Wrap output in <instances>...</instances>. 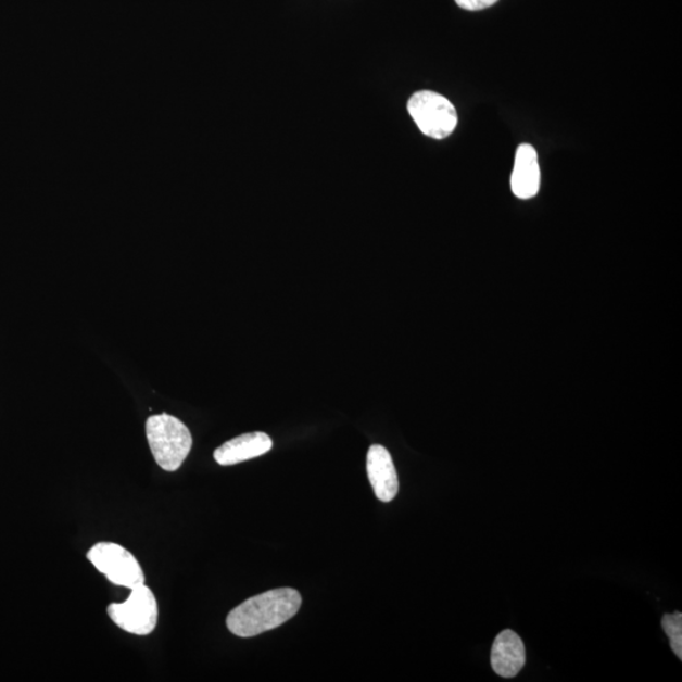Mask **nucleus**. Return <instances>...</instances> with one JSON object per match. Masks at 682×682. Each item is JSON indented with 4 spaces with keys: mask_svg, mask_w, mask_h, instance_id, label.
<instances>
[{
    "mask_svg": "<svg viewBox=\"0 0 682 682\" xmlns=\"http://www.w3.org/2000/svg\"><path fill=\"white\" fill-rule=\"evenodd\" d=\"M540 182L541 173L536 150L531 144L519 146L510 177L512 192L518 199H531L538 195Z\"/></svg>",
    "mask_w": 682,
    "mask_h": 682,
    "instance_id": "nucleus-9",
    "label": "nucleus"
},
{
    "mask_svg": "<svg viewBox=\"0 0 682 682\" xmlns=\"http://www.w3.org/2000/svg\"><path fill=\"white\" fill-rule=\"evenodd\" d=\"M147 440L154 460L166 471L181 468L191 452V432L182 421L167 414L153 415L146 422Z\"/></svg>",
    "mask_w": 682,
    "mask_h": 682,
    "instance_id": "nucleus-2",
    "label": "nucleus"
},
{
    "mask_svg": "<svg viewBox=\"0 0 682 682\" xmlns=\"http://www.w3.org/2000/svg\"><path fill=\"white\" fill-rule=\"evenodd\" d=\"M407 110L422 134L431 138L444 139L457 126L455 106L438 92H416L408 100Z\"/></svg>",
    "mask_w": 682,
    "mask_h": 682,
    "instance_id": "nucleus-4",
    "label": "nucleus"
},
{
    "mask_svg": "<svg viewBox=\"0 0 682 682\" xmlns=\"http://www.w3.org/2000/svg\"><path fill=\"white\" fill-rule=\"evenodd\" d=\"M662 628L665 633L669 635L673 653L679 657V660H682V615L680 611L664 616Z\"/></svg>",
    "mask_w": 682,
    "mask_h": 682,
    "instance_id": "nucleus-10",
    "label": "nucleus"
},
{
    "mask_svg": "<svg viewBox=\"0 0 682 682\" xmlns=\"http://www.w3.org/2000/svg\"><path fill=\"white\" fill-rule=\"evenodd\" d=\"M492 669L497 675L515 678L526 664V648L521 637L510 630L501 632L493 643Z\"/></svg>",
    "mask_w": 682,
    "mask_h": 682,
    "instance_id": "nucleus-8",
    "label": "nucleus"
},
{
    "mask_svg": "<svg viewBox=\"0 0 682 682\" xmlns=\"http://www.w3.org/2000/svg\"><path fill=\"white\" fill-rule=\"evenodd\" d=\"M301 604V594L292 588L255 595L230 611L228 630L238 637H254L290 621L298 615Z\"/></svg>",
    "mask_w": 682,
    "mask_h": 682,
    "instance_id": "nucleus-1",
    "label": "nucleus"
},
{
    "mask_svg": "<svg viewBox=\"0 0 682 682\" xmlns=\"http://www.w3.org/2000/svg\"><path fill=\"white\" fill-rule=\"evenodd\" d=\"M128 599L112 603L108 615L112 621L130 634L149 635L159 622V604L156 596L146 584L130 589Z\"/></svg>",
    "mask_w": 682,
    "mask_h": 682,
    "instance_id": "nucleus-3",
    "label": "nucleus"
},
{
    "mask_svg": "<svg viewBox=\"0 0 682 682\" xmlns=\"http://www.w3.org/2000/svg\"><path fill=\"white\" fill-rule=\"evenodd\" d=\"M456 4L467 11H482L497 3L498 0H455Z\"/></svg>",
    "mask_w": 682,
    "mask_h": 682,
    "instance_id": "nucleus-11",
    "label": "nucleus"
},
{
    "mask_svg": "<svg viewBox=\"0 0 682 682\" xmlns=\"http://www.w3.org/2000/svg\"><path fill=\"white\" fill-rule=\"evenodd\" d=\"M367 472L371 488L379 501L389 503L399 493V477L389 451L382 445H371L367 455Z\"/></svg>",
    "mask_w": 682,
    "mask_h": 682,
    "instance_id": "nucleus-6",
    "label": "nucleus"
},
{
    "mask_svg": "<svg viewBox=\"0 0 682 682\" xmlns=\"http://www.w3.org/2000/svg\"><path fill=\"white\" fill-rule=\"evenodd\" d=\"M89 561L112 584L134 589L144 584V572L134 554L113 542H99L88 553Z\"/></svg>",
    "mask_w": 682,
    "mask_h": 682,
    "instance_id": "nucleus-5",
    "label": "nucleus"
},
{
    "mask_svg": "<svg viewBox=\"0 0 682 682\" xmlns=\"http://www.w3.org/2000/svg\"><path fill=\"white\" fill-rule=\"evenodd\" d=\"M274 447L273 439L265 432L244 433L224 443L214 452V459L223 467L236 465L265 455Z\"/></svg>",
    "mask_w": 682,
    "mask_h": 682,
    "instance_id": "nucleus-7",
    "label": "nucleus"
}]
</instances>
